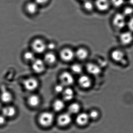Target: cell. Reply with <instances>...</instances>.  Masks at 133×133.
<instances>
[{"label": "cell", "mask_w": 133, "mask_h": 133, "mask_svg": "<svg viewBox=\"0 0 133 133\" xmlns=\"http://www.w3.org/2000/svg\"><path fill=\"white\" fill-rule=\"evenodd\" d=\"M32 50L36 54H41L45 53L47 50V43L40 38L35 39L32 42Z\"/></svg>", "instance_id": "obj_1"}, {"label": "cell", "mask_w": 133, "mask_h": 133, "mask_svg": "<svg viewBox=\"0 0 133 133\" xmlns=\"http://www.w3.org/2000/svg\"><path fill=\"white\" fill-rule=\"evenodd\" d=\"M54 119V115L52 113L45 112L39 115L38 121L41 126L44 127H48L52 124Z\"/></svg>", "instance_id": "obj_2"}, {"label": "cell", "mask_w": 133, "mask_h": 133, "mask_svg": "<svg viewBox=\"0 0 133 133\" xmlns=\"http://www.w3.org/2000/svg\"><path fill=\"white\" fill-rule=\"evenodd\" d=\"M112 24L116 28L121 29L123 28L127 24L126 17L123 13H117L112 18Z\"/></svg>", "instance_id": "obj_3"}, {"label": "cell", "mask_w": 133, "mask_h": 133, "mask_svg": "<svg viewBox=\"0 0 133 133\" xmlns=\"http://www.w3.org/2000/svg\"><path fill=\"white\" fill-rule=\"evenodd\" d=\"M31 64L32 69L36 74H42L45 70L46 65L43 59L36 58Z\"/></svg>", "instance_id": "obj_4"}, {"label": "cell", "mask_w": 133, "mask_h": 133, "mask_svg": "<svg viewBox=\"0 0 133 133\" xmlns=\"http://www.w3.org/2000/svg\"><path fill=\"white\" fill-rule=\"evenodd\" d=\"M59 55L61 59L66 62H70L75 57V52L69 48H64L61 50Z\"/></svg>", "instance_id": "obj_5"}, {"label": "cell", "mask_w": 133, "mask_h": 133, "mask_svg": "<svg viewBox=\"0 0 133 133\" xmlns=\"http://www.w3.org/2000/svg\"><path fill=\"white\" fill-rule=\"evenodd\" d=\"M23 85L25 89L30 91H32L38 88L39 83L36 78L31 77L26 78L24 81Z\"/></svg>", "instance_id": "obj_6"}, {"label": "cell", "mask_w": 133, "mask_h": 133, "mask_svg": "<svg viewBox=\"0 0 133 133\" xmlns=\"http://www.w3.org/2000/svg\"><path fill=\"white\" fill-rule=\"evenodd\" d=\"M61 84L64 86H69L74 84V78L72 74L68 71L62 72L59 77Z\"/></svg>", "instance_id": "obj_7"}, {"label": "cell", "mask_w": 133, "mask_h": 133, "mask_svg": "<svg viewBox=\"0 0 133 133\" xmlns=\"http://www.w3.org/2000/svg\"><path fill=\"white\" fill-rule=\"evenodd\" d=\"M119 39L122 45L124 46L128 45L133 41V33L130 31L122 32L119 36Z\"/></svg>", "instance_id": "obj_8"}, {"label": "cell", "mask_w": 133, "mask_h": 133, "mask_svg": "<svg viewBox=\"0 0 133 133\" xmlns=\"http://www.w3.org/2000/svg\"><path fill=\"white\" fill-rule=\"evenodd\" d=\"M85 68L89 74L94 76L98 75L102 72V67L99 64L95 63H88Z\"/></svg>", "instance_id": "obj_9"}, {"label": "cell", "mask_w": 133, "mask_h": 133, "mask_svg": "<svg viewBox=\"0 0 133 133\" xmlns=\"http://www.w3.org/2000/svg\"><path fill=\"white\" fill-rule=\"evenodd\" d=\"M95 5L99 11L104 12L109 10L111 3L110 0H96Z\"/></svg>", "instance_id": "obj_10"}, {"label": "cell", "mask_w": 133, "mask_h": 133, "mask_svg": "<svg viewBox=\"0 0 133 133\" xmlns=\"http://www.w3.org/2000/svg\"><path fill=\"white\" fill-rule=\"evenodd\" d=\"M43 60L46 66H52L56 64L57 61V57L56 54L52 52L49 51L45 53Z\"/></svg>", "instance_id": "obj_11"}, {"label": "cell", "mask_w": 133, "mask_h": 133, "mask_svg": "<svg viewBox=\"0 0 133 133\" xmlns=\"http://www.w3.org/2000/svg\"><path fill=\"white\" fill-rule=\"evenodd\" d=\"M71 121L70 114L64 113L61 114L57 118V123L59 125L63 127L68 125Z\"/></svg>", "instance_id": "obj_12"}, {"label": "cell", "mask_w": 133, "mask_h": 133, "mask_svg": "<svg viewBox=\"0 0 133 133\" xmlns=\"http://www.w3.org/2000/svg\"><path fill=\"white\" fill-rule=\"evenodd\" d=\"M39 6L34 1L29 2L25 5V11L29 15H34L37 14L38 11Z\"/></svg>", "instance_id": "obj_13"}, {"label": "cell", "mask_w": 133, "mask_h": 133, "mask_svg": "<svg viewBox=\"0 0 133 133\" xmlns=\"http://www.w3.org/2000/svg\"><path fill=\"white\" fill-rule=\"evenodd\" d=\"M110 56L114 61L119 63L125 58L124 53L121 50L118 49L113 50L111 52Z\"/></svg>", "instance_id": "obj_14"}, {"label": "cell", "mask_w": 133, "mask_h": 133, "mask_svg": "<svg viewBox=\"0 0 133 133\" xmlns=\"http://www.w3.org/2000/svg\"><path fill=\"white\" fill-rule=\"evenodd\" d=\"M2 113V114L7 118H11L15 116L17 110L15 107L13 106L8 105L3 108Z\"/></svg>", "instance_id": "obj_15"}, {"label": "cell", "mask_w": 133, "mask_h": 133, "mask_svg": "<svg viewBox=\"0 0 133 133\" xmlns=\"http://www.w3.org/2000/svg\"><path fill=\"white\" fill-rule=\"evenodd\" d=\"M89 54L87 49L83 47L78 48L75 52V57L81 61L86 60L88 57Z\"/></svg>", "instance_id": "obj_16"}, {"label": "cell", "mask_w": 133, "mask_h": 133, "mask_svg": "<svg viewBox=\"0 0 133 133\" xmlns=\"http://www.w3.org/2000/svg\"><path fill=\"white\" fill-rule=\"evenodd\" d=\"M78 82L80 86L84 88H89L91 84V78L86 75H81L78 78Z\"/></svg>", "instance_id": "obj_17"}, {"label": "cell", "mask_w": 133, "mask_h": 133, "mask_svg": "<svg viewBox=\"0 0 133 133\" xmlns=\"http://www.w3.org/2000/svg\"><path fill=\"white\" fill-rule=\"evenodd\" d=\"M0 98L1 101L4 103H9L12 102L13 96L12 93L6 89L2 90Z\"/></svg>", "instance_id": "obj_18"}, {"label": "cell", "mask_w": 133, "mask_h": 133, "mask_svg": "<svg viewBox=\"0 0 133 133\" xmlns=\"http://www.w3.org/2000/svg\"><path fill=\"white\" fill-rule=\"evenodd\" d=\"M28 102L31 107H36L40 104L41 99L38 95H31L28 98Z\"/></svg>", "instance_id": "obj_19"}, {"label": "cell", "mask_w": 133, "mask_h": 133, "mask_svg": "<svg viewBox=\"0 0 133 133\" xmlns=\"http://www.w3.org/2000/svg\"><path fill=\"white\" fill-rule=\"evenodd\" d=\"M89 118L90 117L88 114L85 113H82L77 116L76 122L79 125L83 126L88 122Z\"/></svg>", "instance_id": "obj_20"}, {"label": "cell", "mask_w": 133, "mask_h": 133, "mask_svg": "<svg viewBox=\"0 0 133 133\" xmlns=\"http://www.w3.org/2000/svg\"><path fill=\"white\" fill-rule=\"evenodd\" d=\"M35 54L32 50L25 51L23 54V58L25 61L31 63L36 59Z\"/></svg>", "instance_id": "obj_21"}, {"label": "cell", "mask_w": 133, "mask_h": 133, "mask_svg": "<svg viewBox=\"0 0 133 133\" xmlns=\"http://www.w3.org/2000/svg\"><path fill=\"white\" fill-rule=\"evenodd\" d=\"M62 94L64 99L66 101L72 100L74 96V91L70 88L65 89Z\"/></svg>", "instance_id": "obj_22"}, {"label": "cell", "mask_w": 133, "mask_h": 133, "mask_svg": "<svg viewBox=\"0 0 133 133\" xmlns=\"http://www.w3.org/2000/svg\"><path fill=\"white\" fill-rule=\"evenodd\" d=\"M65 106V103L61 99L56 100L53 103V107L54 110L56 112H59L63 109Z\"/></svg>", "instance_id": "obj_23"}, {"label": "cell", "mask_w": 133, "mask_h": 133, "mask_svg": "<svg viewBox=\"0 0 133 133\" xmlns=\"http://www.w3.org/2000/svg\"><path fill=\"white\" fill-rule=\"evenodd\" d=\"M80 106L77 103H73L68 107V110L70 114H76L80 111Z\"/></svg>", "instance_id": "obj_24"}, {"label": "cell", "mask_w": 133, "mask_h": 133, "mask_svg": "<svg viewBox=\"0 0 133 133\" xmlns=\"http://www.w3.org/2000/svg\"><path fill=\"white\" fill-rule=\"evenodd\" d=\"M71 71L75 74H79L82 73L83 71L82 66L78 63L73 64L70 67Z\"/></svg>", "instance_id": "obj_25"}, {"label": "cell", "mask_w": 133, "mask_h": 133, "mask_svg": "<svg viewBox=\"0 0 133 133\" xmlns=\"http://www.w3.org/2000/svg\"><path fill=\"white\" fill-rule=\"evenodd\" d=\"M83 8L87 11H92L95 6V3L92 2L90 0H86L84 1Z\"/></svg>", "instance_id": "obj_26"}, {"label": "cell", "mask_w": 133, "mask_h": 133, "mask_svg": "<svg viewBox=\"0 0 133 133\" xmlns=\"http://www.w3.org/2000/svg\"><path fill=\"white\" fill-rule=\"evenodd\" d=\"M111 4L116 8H119L124 4V0H110Z\"/></svg>", "instance_id": "obj_27"}, {"label": "cell", "mask_w": 133, "mask_h": 133, "mask_svg": "<svg viewBox=\"0 0 133 133\" xmlns=\"http://www.w3.org/2000/svg\"><path fill=\"white\" fill-rule=\"evenodd\" d=\"M123 14L125 17L131 16L133 14V8L131 6H127L124 9Z\"/></svg>", "instance_id": "obj_28"}, {"label": "cell", "mask_w": 133, "mask_h": 133, "mask_svg": "<svg viewBox=\"0 0 133 133\" xmlns=\"http://www.w3.org/2000/svg\"><path fill=\"white\" fill-rule=\"evenodd\" d=\"M64 85L62 84H58L55 86L54 89L56 92L58 93H63V91H64Z\"/></svg>", "instance_id": "obj_29"}, {"label": "cell", "mask_w": 133, "mask_h": 133, "mask_svg": "<svg viewBox=\"0 0 133 133\" xmlns=\"http://www.w3.org/2000/svg\"><path fill=\"white\" fill-rule=\"evenodd\" d=\"M90 118L92 119H96L99 116L98 112L96 110H92L89 114Z\"/></svg>", "instance_id": "obj_30"}, {"label": "cell", "mask_w": 133, "mask_h": 133, "mask_svg": "<svg viewBox=\"0 0 133 133\" xmlns=\"http://www.w3.org/2000/svg\"><path fill=\"white\" fill-rule=\"evenodd\" d=\"M128 28L129 31L133 33V17H131L127 23Z\"/></svg>", "instance_id": "obj_31"}, {"label": "cell", "mask_w": 133, "mask_h": 133, "mask_svg": "<svg viewBox=\"0 0 133 133\" xmlns=\"http://www.w3.org/2000/svg\"><path fill=\"white\" fill-rule=\"evenodd\" d=\"M56 46L54 43L50 42L49 43H47V50H49V51L52 52L56 49Z\"/></svg>", "instance_id": "obj_32"}, {"label": "cell", "mask_w": 133, "mask_h": 133, "mask_svg": "<svg viewBox=\"0 0 133 133\" xmlns=\"http://www.w3.org/2000/svg\"><path fill=\"white\" fill-rule=\"evenodd\" d=\"M49 0H34V1L39 6H43L46 4Z\"/></svg>", "instance_id": "obj_33"}, {"label": "cell", "mask_w": 133, "mask_h": 133, "mask_svg": "<svg viewBox=\"0 0 133 133\" xmlns=\"http://www.w3.org/2000/svg\"><path fill=\"white\" fill-rule=\"evenodd\" d=\"M7 118L3 114H0V125H3L6 123Z\"/></svg>", "instance_id": "obj_34"}, {"label": "cell", "mask_w": 133, "mask_h": 133, "mask_svg": "<svg viewBox=\"0 0 133 133\" xmlns=\"http://www.w3.org/2000/svg\"><path fill=\"white\" fill-rule=\"evenodd\" d=\"M128 2L130 6H133V0H128Z\"/></svg>", "instance_id": "obj_35"}, {"label": "cell", "mask_w": 133, "mask_h": 133, "mask_svg": "<svg viewBox=\"0 0 133 133\" xmlns=\"http://www.w3.org/2000/svg\"><path fill=\"white\" fill-rule=\"evenodd\" d=\"M80 1H86V0H80Z\"/></svg>", "instance_id": "obj_36"}]
</instances>
